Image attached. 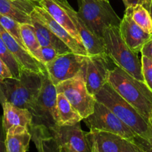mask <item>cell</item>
I'll list each match as a JSON object with an SVG mask.
<instances>
[{"label":"cell","mask_w":152,"mask_h":152,"mask_svg":"<svg viewBox=\"0 0 152 152\" xmlns=\"http://www.w3.org/2000/svg\"><path fill=\"white\" fill-rule=\"evenodd\" d=\"M2 123L5 132L16 126L28 127L32 123L33 116L27 108L18 107L6 101L2 105Z\"/></svg>","instance_id":"20"},{"label":"cell","mask_w":152,"mask_h":152,"mask_svg":"<svg viewBox=\"0 0 152 152\" xmlns=\"http://www.w3.org/2000/svg\"><path fill=\"white\" fill-rule=\"evenodd\" d=\"M123 1L125 5H126V7H130V6H134L137 5V4H142L147 10H149L148 0H123Z\"/></svg>","instance_id":"34"},{"label":"cell","mask_w":152,"mask_h":152,"mask_svg":"<svg viewBox=\"0 0 152 152\" xmlns=\"http://www.w3.org/2000/svg\"><path fill=\"white\" fill-rule=\"evenodd\" d=\"M116 66L106 53L86 56L83 70L87 88L92 95L95 96L108 83L110 71Z\"/></svg>","instance_id":"9"},{"label":"cell","mask_w":152,"mask_h":152,"mask_svg":"<svg viewBox=\"0 0 152 152\" xmlns=\"http://www.w3.org/2000/svg\"><path fill=\"white\" fill-rule=\"evenodd\" d=\"M146 32L152 34V19L149 11L142 4L126 7V13Z\"/></svg>","instance_id":"25"},{"label":"cell","mask_w":152,"mask_h":152,"mask_svg":"<svg viewBox=\"0 0 152 152\" xmlns=\"http://www.w3.org/2000/svg\"><path fill=\"white\" fill-rule=\"evenodd\" d=\"M83 121L90 130H100L116 134L126 140H132L135 134L113 111L96 101L93 113Z\"/></svg>","instance_id":"8"},{"label":"cell","mask_w":152,"mask_h":152,"mask_svg":"<svg viewBox=\"0 0 152 152\" xmlns=\"http://www.w3.org/2000/svg\"><path fill=\"white\" fill-rule=\"evenodd\" d=\"M91 152H121L124 138L116 134L100 130L88 132Z\"/></svg>","instance_id":"16"},{"label":"cell","mask_w":152,"mask_h":152,"mask_svg":"<svg viewBox=\"0 0 152 152\" xmlns=\"http://www.w3.org/2000/svg\"><path fill=\"white\" fill-rule=\"evenodd\" d=\"M32 140L29 128L16 126L6 132L5 145L7 152H27Z\"/></svg>","instance_id":"21"},{"label":"cell","mask_w":152,"mask_h":152,"mask_svg":"<svg viewBox=\"0 0 152 152\" xmlns=\"http://www.w3.org/2000/svg\"><path fill=\"white\" fill-rule=\"evenodd\" d=\"M0 36L9 51L14 56L22 68H27L38 73L47 71L45 65L31 56L29 52L22 48L19 43L1 26V24H0Z\"/></svg>","instance_id":"14"},{"label":"cell","mask_w":152,"mask_h":152,"mask_svg":"<svg viewBox=\"0 0 152 152\" xmlns=\"http://www.w3.org/2000/svg\"><path fill=\"white\" fill-rule=\"evenodd\" d=\"M150 124H151L152 129V117L151 116L149 118ZM135 145H137L142 152H152V137L150 140H146L145 138H142L138 135H135L132 140Z\"/></svg>","instance_id":"29"},{"label":"cell","mask_w":152,"mask_h":152,"mask_svg":"<svg viewBox=\"0 0 152 152\" xmlns=\"http://www.w3.org/2000/svg\"><path fill=\"white\" fill-rule=\"evenodd\" d=\"M102 39L105 53L114 63L140 81L144 82L142 62L135 53L126 44L122 37L119 26H111L104 31Z\"/></svg>","instance_id":"4"},{"label":"cell","mask_w":152,"mask_h":152,"mask_svg":"<svg viewBox=\"0 0 152 152\" xmlns=\"http://www.w3.org/2000/svg\"><path fill=\"white\" fill-rule=\"evenodd\" d=\"M31 17L35 34L42 47L49 46L54 48L59 54L73 52L65 42H63L59 37H56L43 22L38 19L34 10L31 13Z\"/></svg>","instance_id":"18"},{"label":"cell","mask_w":152,"mask_h":152,"mask_svg":"<svg viewBox=\"0 0 152 152\" xmlns=\"http://www.w3.org/2000/svg\"><path fill=\"white\" fill-rule=\"evenodd\" d=\"M58 1H59V2L61 3H67L68 2V1L67 0H57Z\"/></svg>","instance_id":"39"},{"label":"cell","mask_w":152,"mask_h":152,"mask_svg":"<svg viewBox=\"0 0 152 152\" xmlns=\"http://www.w3.org/2000/svg\"><path fill=\"white\" fill-rule=\"evenodd\" d=\"M0 24L19 43V45L26 50L23 41H22V36H21V24L16 22L14 19L1 14V13H0Z\"/></svg>","instance_id":"27"},{"label":"cell","mask_w":152,"mask_h":152,"mask_svg":"<svg viewBox=\"0 0 152 152\" xmlns=\"http://www.w3.org/2000/svg\"><path fill=\"white\" fill-rule=\"evenodd\" d=\"M149 13H150V15H151V19H152V0L151 1V4H150V7H149Z\"/></svg>","instance_id":"38"},{"label":"cell","mask_w":152,"mask_h":152,"mask_svg":"<svg viewBox=\"0 0 152 152\" xmlns=\"http://www.w3.org/2000/svg\"><path fill=\"white\" fill-rule=\"evenodd\" d=\"M29 131L37 152H60V145L45 126L31 125Z\"/></svg>","instance_id":"22"},{"label":"cell","mask_w":152,"mask_h":152,"mask_svg":"<svg viewBox=\"0 0 152 152\" xmlns=\"http://www.w3.org/2000/svg\"><path fill=\"white\" fill-rule=\"evenodd\" d=\"M6 132L2 123V117L0 118V152H7L5 145Z\"/></svg>","instance_id":"33"},{"label":"cell","mask_w":152,"mask_h":152,"mask_svg":"<svg viewBox=\"0 0 152 152\" xmlns=\"http://www.w3.org/2000/svg\"><path fill=\"white\" fill-rule=\"evenodd\" d=\"M151 0H148V5H149V7H150V4H151Z\"/></svg>","instance_id":"40"},{"label":"cell","mask_w":152,"mask_h":152,"mask_svg":"<svg viewBox=\"0 0 152 152\" xmlns=\"http://www.w3.org/2000/svg\"><path fill=\"white\" fill-rule=\"evenodd\" d=\"M31 1H39V0H31Z\"/></svg>","instance_id":"41"},{"label":"cell","mask_w":152,"mask_h":152,"mask_svg":"<svg viewBox=\"0 0 152 152\" xmlns=\"http://www.w3.org/2000/svg\"><path fill=\"white\" fill-rule=\"evenodd\" d=\"M108 83L122 97L149 120L152 111V91L144 82L116 66L110 71Z\"/></svg>","instance_id":"2"},{"label":"cell","mask_w":152,"mask_h":152,"mask_svg":"<svg viewBox=\"0 0 152 152\" xmlns=\"http://www.w3.org/2000/svg\"><path fill=\"white\" fill-rule=\"evenodd\" d=\"M39 5L44 8L52 18L65 28L74 38L82 42L79 33L68 12L57 0H39ZM83 43V42H82Z\"/></svg>","instance_id":"19"},{"label":"cell","mask_w":152,"mask_h":152,"mask_svg":"<svg viewBox=\"0 0 152 152\" xmlns=\"http://www.w3.org/2000/svg\"><path fill=\"white\" fill-rule=\"evenodd\" d=\"M56 87L57 93H62L70 103L85 119L93 113L96 100L88 91L82 68L77 76L59 83Z\"/></svg>","instance_id":"7"},{"label":"cell","mask_w":152,"mask_h":152,"mask_svg":"<svg viewBox=\"0 0 152 152\" xmlns=\"http://www.w3.org/2000/svg\"><path fill=\"white\" fill-rule=\"evenodd\" d=\"M6 98L4 94V92L2 91V88H1V82H0V104L1 105L6 102Z\"/></svg>","instance_id":"36"},{"label":"cell","mask_w":152,"mask_h":152,"mask_svg":"<svg viewBox=\"0 0 152 152\" xmlns=\"http://www.w3.org/2000/svg\"><path fill=\"white\" fill-rule=\"evenodd\" d=\"M78 15L98 37L102 38L109 27L120 26L121 19L108 0H78Z\"/></svg>","instance_id":"5"},{"label":"cell","mask_w":152,"mask_h":152,"mask_svg":"<svg viewBox=\"0 0 152 152\" xmlns=\"http://www.w3.org/2000/svg\"><path fill=\"white\" fill-rule=\"evenodd\" d=\"M34 12L38 19L42 22H43L56 37H59L63 42H65L74 53L83 55V56H88V53L84 45L74 38L65 28H62L59 23H57L41 6L39 4L36 5Z\"/></svg>","instance_id":"15"},{"label":"cell","mask_w":152,"mask_h":152,"mask_svg":"<svg viewBox=\"0 0 152 152\" xmlns=\"http://www.w3.org/2000/svg\"><path fill=\"white\" fill-rule=\"evenodd\" d=\"M42 73L22 68L19 79L10 77L1 82L6 100L31 111L42 85Z\"/></svg>","instance_id":"3"},{"label":"cell","mask_w":152,"mask_h":152,"mask_svg":"<svg viewBox=\"0 0 152 152\" xmlns=\"http://www.w3.org/2000/svg\"><path fill=\"white\" fill-rule=\"evenodd\" d=\"M13 77L11 71H10L7 65L4 63V61L0 58V82L3 81L4 79Z\"/></svg>","instance_id":"32"},{"label":"cell","mask_w":152,"mask_h":152,"mask_svg":"<svg viewBox=\"0 0 152 152\" xmlns=\"http://www.w3.org/2000/svg\"><path fill=\"white\" fill-rule=\"evenodd\" d=\"M95 98L113 111L135 134L146 140L151 139L152 129L149 120L122 97L108 82L95 94Z\"/></svg>","instance_id":"1"},{"label":"cell","mask_w":152,"mask_h":152,"mask_svg":"<svg viewBox=\"0 0 152 152\" xmlns=\"http://www.w3.org/2000/svg\"><path fill=\"white\" fill-rule=\"evenodd\" d=\"M50 132L60 146L75 152H91L88 132L83 131L80 123L73 126H55Z\"/></svg>","instance_id":"11"},{"label":"cell","mask_w":152,"mask_h":152,"mask_svg":"<svg viewBox=\"0 0 152 152\" xmlns=\"http://www.w3.org/2000/svg\"><path fill=\"white\" fill-rule=\"evenodd\" d=\"M41 55L42 63L45 65L47 63L53 60L58 55H59V53L54 48L47 46L41 48Z\"/></svg>","instance_id":"30"},{"label":"cell","mask_w":152,"mask_h":152,"mask_svg":"<svg viewBox=\"0 0 152 152\" xmlns=\"http://www.w3.org/2000/svg\"><path fill=\"white\" fill-rule=\"evenodd\" d=\"M141 62L144 83L148 86L150 91H152V61L146 56H142Z\"/></svg>","instance_id":"28"},{"label":"cell","mask_w":152,"mask_h":152,"mask_svg":"<svg viewBox=\"0 0 152 152\" xmlns=\"http://www.w3.org/2000/svg\"><path fill=\"white\" fill-rule=\"evenodd\" d=\"M61 5L68 12L79 33L81 41L84 45L88 55L105 53L103 39L93 32L80 17L77 12L73 9L69 3H61Z\"/></svg>","instance_id":"12"},{"label":"cell","mask_w":152,"mask_h":152,"mask_svg":"<svg viewBox=\"0 0 152 152\" xmlns=\"http://www.w3.org/2000/svg\"><path fill=\"white\" fill-rule=\"evenodd\" d=\"M0 58L4 62V63L7 65L13 77L16 79H19L20 77V72L22 70V67L19 65L14 56L9 51L7 46L4 44V41L0 36Z\"/></svg>","instance_id":"26"},{"label":"cell","mask_w":152,"mask_h":152,"mask_svg":"<svg viewBox=\"0 0 152 152\" xmlns=\"http://www.w3.org/2000/svg\"><path fill=\"white\" fill-rule=\"evenodd\" d=\"M31 0H0V13L20 24L32 25L31 13L37 4Z\"/></svg>","instance_id":"17"},{"label":"cell","mask_w":152,"mask_h":152,"mask_svg":"<svg viewBox=\"0 0 152 152\" xmlns=\"http://www.w3.org/2000/svg\"><path fill=\"white\" fill-rule=\"evenodd\" d=\"M60 152H75L65 146H60Z\"/></svg>","instance_id":"37"},{"label":"cell","mask_w":152,"mask_h":152,"mask_svg":"<svg viewBox=\"0 0 152 152\" xmlns=\"http://www.w3.org/2000/svg\"><path fill=\"white\" fill-rule=\"evenodd\" d=\"M86 56L74 52L59 54L45 65L47 72L54 86L70 80L83 68Z\"/></svg>","instance_id":"10"},{"label":"cell","mask_w":152,"mask_h":152,"mask_svg":"<svg viewBox=\"0 0 152 152\" xmlns=\"http://www.w3.org/2000/svg\"><path fill=\"white\" fill-rule=\"evenodd\" d=\"M119 28L126 44L137 53H139L143 46L152 39V34L144 31L127 13H125L121 19Z\"/></svg>","instance_id":"13"},{"label":"cell","mask_w":152,"mask_h":152,"mask_svg":"<svg viewBox=\"0 0 152 152\" xmlns=\"http://www.w3.org/2000/svg\"><path fill=\"white\" fill-rule=\"evenodd\" d=\"M140 52L142 56H146L152 61V39L143 46Z\"/></svg>","instance_id":"35"},{"label":"cell","mask_w":152,"mask_h":152,"mask_svg":"<svg viewBox=\"0 0 152 152\" xmlns=\"http://www.w3.org/2000/svg\"><path fill=\"white\" fill-rule=\"evenodd\" d=\"M21 36L25 48L31 56L42 62L41 48L32 25L21 24Z\"/></svg>","instance_id":"24"},{"label":"cell","mask_w":152,"mask_h":152,"mask_svg":"<svg viewBox=\"0 0 152 152\" xmlns=\"http://www.w3.org/2000/svg\"><path fill=\"white\" fill-rule=\"evenodd\" d=\"M42 85L38 97L31 111L33 116L31 125L44 126L50 130L56 126L57 90L48 72H43Z\"/></svg>","instance_id":"6"},{"label":"cell","mask_w":152,"mask_h":152,"mask_svg":"<svg viewBox=\"0 0 152 152\" xmlns=\"http://www.w3.org/2000/svg\"><path fill=\"white\" fill-rule=\"evenodd\" d=\"M121 152H142L139 147L130 140L124 139Z\"/></svg>","instance_id":"31"},{"label":"cell","mask_w":152,"mask_h":152,"mask_svg":"<svg viewBox=\"0 0 152 152\" xmlns=\"http://www.w3.org/2000/svg\"><path fill=\"white\" fill-rule=\"evenodd\" d=\"M83 120L80 113L70 103L65 95L58 93L56 98V126H73Z\"/></svg>","instance_id":"23"},{"label":"cell","mask_w":152,"mask_h":152,"mask_svg":"<svg viewBox=\"0 0 152 152\" xmlns=\"http://www.w3.org/2000/svg\"><path fill=\"white\" fill-rule=\"evenodd\" d=\"M151 116L152 117V111H151Z\"/></svg>","instance_id":"42"}]
</instances>
